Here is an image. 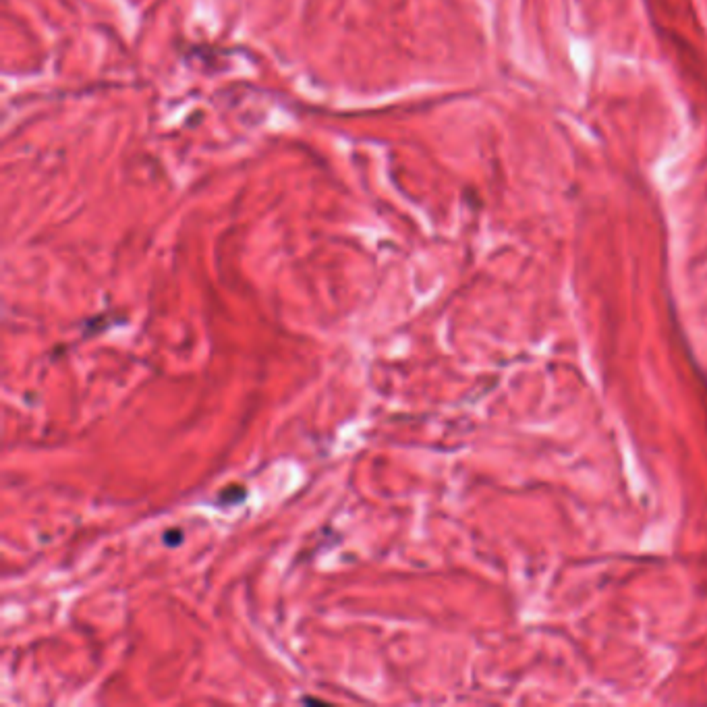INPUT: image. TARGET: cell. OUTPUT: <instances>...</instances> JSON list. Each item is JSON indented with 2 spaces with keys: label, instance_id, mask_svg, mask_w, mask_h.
<instances>
[{
  "label": "cell",
  "instance_id": "6da1fadb",
  "mask_svg": "<svg viewBox=\"0 0 707 707\" xmlns=\"http://www.w3.org/2000/svg\"><path fill=\"white\" fill-rule=\"evenodd\" d=\"M181 542H183V533L179 529H173L164 535V544L168 546H179Z\"/></svg>",
  "mask_w": 707,
  "mask_h": 707
}]
</instances>
